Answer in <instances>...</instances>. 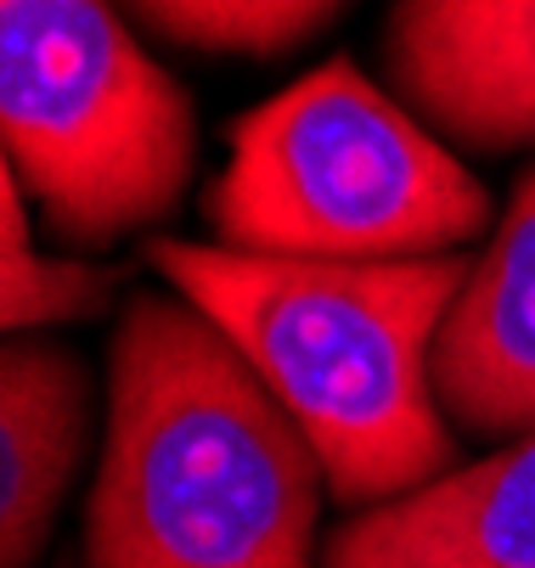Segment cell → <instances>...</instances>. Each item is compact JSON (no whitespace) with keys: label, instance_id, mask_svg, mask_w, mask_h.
Wrapping results in <instances>:
<instances>
[{"label":"cell","instance_id":"6da1fadb","mask_svg":"<svg viewBox=\"0 0 535 568\" xmlns=\"http://www.w3.org/2000/svg\"><path fill=\"white\" fill-rule=\"evenodd\" d=\"M327 467L181 293H130L108 349L85 568H316Z\"/></svg>","mask_w":535,"mask_h":568},{"label":"cell","instance_id":"3957f363","mask_svg":"<svg viewBox=\"0 0 535 568\" xmlns=\"http://www.w3.org/2000/svg\"><path fill=\"white\" fill-rule=\"evenodd\" d=\"M203 220L243 254L384 265L463 254L491 192L428 119L333 57L232 119Z\"/></svg>","mask_w":535,"mask_h":568},{"label":"cell","instance_id":"30bf717a","mask_svg":"<svg viewBox=\"0 0 535 568\" xmlns=\"http://www.w3.org/2000/svg\"><path fill=\"white\" fill-rule=\"evenodd\" d=\"M124 18L181 51L209 57H287L316 40L350 0H119Z\"/></svg>","mask_w":535,"mask_h":568},{"label":"cell","instance_id":"8992f818","mask_svg":"<svg viewBox=\"0 0 535 568\" xmlns=\"http://www.w3.org/2000/svg\"><path fill=\"white\" fill-rule=\"evenodd\" d=\"M434 388L451 428L463 434H535V170L518 181L496 236L445 315Z\"/></svg>","mask_w":535,"mask_h":568},{"label":"cell","instance_id":"5b68a950","mask_svg":"<svg viewBox=\"0 0 535 568\" xmlns=\"http://www.w3.org/2000/svg\"><path fill=\"white\" fill-rule=\"evenodd\" d=\"M384 73L451 146H535V0H390Z\"/></svg>","mask_w":535,"mask_h":568},{"label":"cell","instance_id":"52a82bcc","mask_svg":"<svg viewBox=\"0 0 535 568\" xmlns=\"http://www.w3.org/2000/svg\"><path fill=\"white\" fill-rule=\"evenodd\" d=\"M322 568H535V434L339 524Z\"/></svg>","mask_w":535,"mask_h":568},{"label":"cell","instance_id":"9c48e42d","mask_svg":"<svg viewBox=\"0 0 535 568\" xmlns=\"http://www.w3.org/2000/svg\"><path fill=\"white\" fill-rule=\"evenodd\" d=\"M29 209V192L7 170L0 175V321H7V333H46L102 315L119 293V276L80 254L34 248Z\"/></svg>","mask_w":535,"mask_h":568},{"label":"cell","instance_id":"ba28073f","mask_svg":"<svg viewBox=\"0 0 535 568\" xmlns=\"http://www.w3.org/2000/svg\"><path fill=\"white\" fill-rule=\"evenodd\" d=\"M97 434L85 355L46 333L0 349V568H34Z\"/></svg>","mask_w":535,"mask_h":568},{"label":"cell","instance_id":"277c9868","mask_svg":"<svg viewBox=\"0 0 535 568\" xmlns=\"http://www.w3.org/2000/svg\"><path fill=\"white\" fill-rule=\"evenodd\" d=\"M0 141L73 248L170 220L198 170L192 97L119 0H0Z\"/></svg>","mask_w":535,"mask_h":568},{"label":"cell","instance_id":"7a4b0ae2","mask_svg":"<svg viewBox=\"0 0 535 568\" xmlns=\"http://www.w3.org/2000/svg\"><path fill=\"white\" fill-rule=\"evenodd\" d=\"M147 265L238 344L344 507L412 496L456 467L434 344L474 271L468 254L327 265L159 236Z\"/></svg>","mask_w":535,"mask_h":568}]
</instances>
